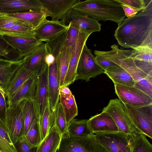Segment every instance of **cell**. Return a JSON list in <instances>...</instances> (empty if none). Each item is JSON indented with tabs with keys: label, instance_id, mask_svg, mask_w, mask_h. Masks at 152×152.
I'll return each instance as SVG.
<instances>
[{
	"label": "cell",
	"instance_id": "277c9868",
	"mask_svg": "<svg viewBox=\"0 0 152 152\" xmlns=\"http://www.w3.org/2000/svg\"><path fill=\"white\" fill-rule=\"evenodd\" d=\"M102 112H106L112 117L119 132L130 135L143 134L135 125L126 105L119 99L110 100L107 106L103 108Z\"/></svg>",
	"mask_w": 152,
	"mask_h": 152
},
{
	"label": "cell",
	"instance_id": "9c48e42d",
	"mask_svg": "<svg viewBox=\"0 0 152 152\" xmlns=\"http://www.w3.org/2000/svg\"><path fill=\"white\" fill-rule=\"evenodd\" d=\"M115 92L125 104L141 107L152 104V98L135 86H125L114 83Z\"/></svg>",
	"mask_w": 152,
	"mask_h": 152
},
{
	"label": "cell",
	"instance_id": "2e32d148",
	"mask_svg": "<svg viewBox=\"0 0 152 152\" xmlns=\"http://www.w3.org/2000/svg\"><path fill=\"white\" fill-rule=\"evenodd\" d=\"M48 53L46 43H43L34 51L23 58L22 66L38 75L47 67L45 58Z\"/></svg>",
	"mask_w": 152,
	"mask_h": 152
},
{
	"label": "cell",
	"instance_id": "60d3db41",
	"mask_svg": "<svg viewBox=\"0 0 152 152\" xmlns=\"http://www.w3.org/2000/svg\"><path fill=\"white\" fill-rule=\"evenodd\" d=\"M120 4L126 5L140 12L145 7L148 1L144 0H116Z\"/></svg>",
	"mask_w": 152,
	"mask_h": 152
},
{
	"label": "cell",
	"instance_id": "d590c367",
	"mask_svg": "<svg viewBox=\"0 0 152 152\" xmlns=\"http://www.w3.org/2000/svg\"><path fill=\"white\" fill-rule=\"evenodd\" d=\"M54 114L55 126L62 136L67 132L68 126L63 109L59 102L56 107Z\"/></svg>",
	"mask_w": 152,
	"mask_h": 152
},
{
	"label": "cell",
	"instance_id": "5bb4252c",
	"mask_svg": "<svg viewBox=\"0 0 152 152\" xmlns=\"http://www.w3.org/2000/svg\"><path fill=\"white\" fill-rule=\"evenodd\" d=\"M41 10L39 0H0V13L14 14Z\"/></svg>",
	"mask_w": 152,
	"mask_h": 152
},
{
	"label": "cell",
	"instance_id": "74e56055",
	"mask_svg": "<svg viewBox=\"0 0 152 152\" xmlns=\"http://www.w3.org/2000/svg\"><path fill=\"white\" fill-rule=\"evenodd\" d=\"M50 115V109L48 105L45 107L42 117L38 120L42 140L48 132Z\"/></svg>",
	"mask_w": 152,
	"mask_h": 152
},
{
	"label": "cell",
	"instance_id": "ab89813d",
	"mask_svg": "<svg viewBox=\"0 0 152 152\" xmlns=\"http://www.w3.org/2000/svg\"><path fill=\"white\" fill-rule=\"evenodd\" d=\"M14 145L17 152H36L37 147L31 146L23 137Z\"/></svg>",
	"mask_w": 152,
	"mask_h": 152
},
{
	"label": "cell",
	"instance_id": "7c38bea8",
	"mask_svg": "<svg viewBox=\"0 0 152 152\" xmlns=\"http://www.w3.org/2000/svg\"><path fill=\"white\" fill-rule=\"evenodd\" d=\"M92 33L90 32L80 31L71 53L68 70L64 79V86H68L75 80L79 59L83 47L88 37Z\"/></svg>",
	"mask_w": 152,
	"mask_h": 152
},
{
	"label": "cell",
	"instance_id": "f35d334b",
	"mask_svg": "<svg viewBox=\"0 0 152 152\" xmlns=\"http://www.w3.org/2000/svg\"><path fill=\"white\" fill-rule=\"evenodd\" d=\"M20 22L22 21L7 14L0 13V32L7 29Z\"/></svg>",
	"mask_w": 152,
	"mask_h": 152
},
{
	"label": "cell",
	"instance_id": "ffe728a7",
	"mask_svg": "<svg viewBox=\"0 0 152 152\" xmlns=\"http://www.w3.org/2000/svg\"><path fill=\"white\" fill-rule=\"evenodd\" d=\"M37 75L33 73L12 96L7 100L8 106L16 105L25 100L33 99Z\"/></svg>",
	"mask_w": 152,
	"mask_h": 152
},
{
	"label": "cell",
	"instance_id": "1f68e13d",
	"mask_svg": "<svg viewBox=\"0 0 152 152\" xmlns=\"http://www.w3.org/2000/svg\"><path fill=\"white\" fill-rule=\"evenodd\" d=\"M24 136L30 127L34 120L37 118L35 105L33 99L26 100L23 108Z\"/></svg>",
	"mask_w": 152,
	"mask_h": 152
},
{
	"label": "cell",
	"instance_id": "8fae6325",
	"mask_svg": "<svg viewBox=\"0 0 152 152\" xmlns=\"http://www.w3.org/2000/svg\"><path fill=\"white\" fill-rule=\"evenodd\" d=\"M61 20L80 31L93 33L101 30V24L98 20L83 15L72 9L68 12Z\"/></svg>",
	"mask_w": 152,
	"mask_h": 152
},
{
	"label": "cell",
	"instance_id": "e0dca14e",
	"mask_svg": "<svg viewBox=\"0 0 152 152\" xmlns=\"http://www.w3.org/2000/svg\"><path fill=\"white\" fill-rule=\"evenodd\" d=\"M62 20H47L35 31V38L42 42L50 41L60 35L69 27Z\"/></svg>",
	"mask_w": 152,
	"mask_h": 152
},
{
	"label": "cell",
	"instance_id": "484cf974",
	"mask_svg": "<svg viewBox=\"0 0 152 152\" xmlns=\"http://www.w3.org/2000/svg\"><path fill=\"white\" fill-rule=\"evenodd\" d=\"M61 136L54 126L37 146L36 152H56Z\"/></svg>",
	"mask_w": 152,
	"mask_h": 152
},
{
	"label": "cell",
	"instance_id": "6da1fadb",
	"mask_svg": "<svg viewBox=\"0 0 152 152\" xmlns=\"http://www.w3.org/2000/svg\"><path fill=\"white\" fill-rule=\"evenodd\" d=\"M114 36L118 43L133 49L138 47L152 48V0L135 16L123 19L118 24Z\"/></svg>",
	"mask_w": 152,
	"mask_h": 152
},
{
	"label": "cell",
	"instance_id": "f546056e",
	"mask_svg": "<svg viewBox=\"0 0 152 152\" xmlns=\"http://www.w3.org/2000/svg\"><path fill=\"white\" fill-rule=\"evenodd\" d=\"M71 136L83 137L92 134L88 123V120H78L73 118L68 126L66 133Z\"/></svg>",
	"mask_w": 152,
	"mask_h": 152
},
{
	"label": "cell",
	"instance_id": "f1b7e54d",
	"mask_svg": "<svg viewBox=\"0 0 152 152\" xmlns=\"http://www.w3.org/2000/svg\"><path fill=\"white\" fill-rule=\"evenodd\" d=\"M35 31L27 24L20 22L7 29L1 31L0 35L18 38L35 39Z\"/></svg>",
	"mask_w": 152,
	"mask_h": 152
},
{
	"label": "cell",
	"instance_id": "ac0fdd59",
	"mask_svg": "<svg viewBox=\"0 0 152 152\" xmlns=\"http://www.w3.org/2000/svg\"><path fill=\"white\" fill-rule=\"evenodd\" d=\"M78 0H39L43 10L52 20L59 21Z\"/></svg>",
	"mask_w": 152,
	"mask_h": 152
},
{
	"label": "cell",
	"instance_id": "3957f363",
	"mask_svg": "<svg viewBox=\"0 0 152 152\" xmlns=\"http://www.w3.org/2000/svg\"><path fill=\"white\" fill-rule=\"evenodd\" d=\"M72 9L98 20L111 21L118 24L126 17L121 4L116 0H78Z\"/></svg>",
	"mask_w": 152,
	"mask_h": 152
},
{
	"label": "cell",
	"instance_id": "5b68a950",
	"mask_svg": "<svg viewBox=\"0 0 152 152\" xmlns=\"http://www.w3.org/2000/svg\"><path fill=\"white\" fill-rule=\"evenodd\" d=\"M56 152H108L96 140L93 134L83 137L69 136L65 133L61 136Z\"/></svg>",
	"mask_w": 152,
	"mask_h": 152
},
{
	"label": "cell",
	"instance_id": "836d02e7",
	"mask_svg": "<svg viewBox=\"0 0 152 152\" xmlns=\"http://www.w3.org/2000/svg\"><path fill=\"white\" fill-rule=\"evenodd\" d=\"M23 137L32 147H37L41 143L42 140L37 118L34 120L28 131Z\"/></svg>",
	"mask_w": 152,
	"mask_h": 152
},
{
	"label": "cell",
	"instance_id": "ba28073f",
	"mask_svg": "<svg viewBox=\"0 0 152 152\" xmlns=\"http://www.w3.org/2000/svg\"><path fill=\"white\" fill-rule=\"evenodd\" d=\"M105 71L97 63L95 57L90 50L84 45L78 62L75 80H82L88 82L91 78H94Z\"/></svg>",
	"mask_w": 152,
	"mask_h": 152
},
{
	"label": "cell",
	"instance_id": "d6986e66",
	"mask_svg": "<svg viewBox=\"0 0 152 152\" xmlns=\"http://www.w3.org/2000/svg\"><path fill=\"white\" fill-rule=\"evenodd\" d=\"M90 128L93 134L100 132H118V128L112 117L102 112L88 120Z\"/></svg>",
	"mask_w": 152,
	"mask_h": 152
},
{
	"label": "cell",
	"instance_id": "8d00e7d4",
	"mask_svg": "<svg viewBox=\"0 0 152 152\" xmlns=\"http://www.w3.org/2000/svg\"><path fill=\"white\" fill-rule=\"evenodd\" d=\"M130 56L134 59L152 63V48L140 47L130 50Z\"/></svg>",
	"mask_w": 152,
	"mask_h": 152
},
{
	"label": "cell",
	"instance_id": "603a6c76",
	"mask_svg": "<svg viewBox=\"0 0 152 152\" xmlns=\"http://www.w3.org/2000/svg\"><path fill=\"white\" fill-rule=\"evenodd\" d=\"M7 42L16 49L24 58L34 51L43 43L35 39L18 38L3 35Z\"/></svg>",
	"mask_w": 152,
	"mask_h": 152
},
{
	"label": "cell",
	"instance_id": "7402d4cb",
	"mask_svg": "<svg viewBox=\"0 0 152 152\" xmlns=\"http://www.w3.org/2000/svg\"><path fill=\"white\" fill-rule=\"evenodd\" d=\"M23 59L17 61L0 59V86L5 93L10 81L22 66Z\"/></svg>",
	"mask_w": 152,
	"mask_h": 152
},
{
	"label": "cell",
	"instance_id": "4fadbf2b",
	"mask_svg": "<svg viewBox=\"0 0 152 152\" xmlns=\"http://www.w3.org/2000/svg\"><path fill=\"white\" fill-rule=\"evenodd\" d=\"M48 67L37 75L35 91L33 99L38 120L42 116L48 105Z\"/></svg>",
	"mask_w": 152,
	"mask_h": 152
},
{
	"label": "cell",
	"instance_id": "9a60e30c",
	"mask_svg": "<svg viewBox=\"0 0 152 152\" xmlns=\"http://www.w3.org/2000/svg\"><path fill=\"white\" fill-rule=\"evenodd\" d=\"M48 88L50 116H54L55 112L59 99V82L56 62L48 65Z\"/></svg>",
	"mask_w": 152,
	"mask_h": 152
},
{
	"label": "cell",
	"instance_id": "7dc6e473",
	"mask_svg": "<svg viewBox=\"0 0 152 152\" xmlns=\"http://www.w3.org/2000/svg\"><path fill=\"white\" fill-rule=\"evenodd\" d=\"M0 88H1V87L0 86Z\"/></svg>",
	"mask_w": 152,
	"mask_h": 152
},
{
	"label": "cell",
	"instance_id": "4dcf8cb0",
	"mask_svg": "<svg viewBox=\"0 0 152 152\" xmlns=\"http://www.w3.org/2000/svg\"><path fill=\"white\" fill-rule=\"evenodd\" d=\"M23 58L19 52L0 35V59L17 61Z\"/></svg>",
	"mask_w": 152,
	"mask_h": 152
},
{
	"label": "cell",
	"instance_id": "f6af8a7d",
	"mask_svg": "<svg viewBox=\"0 0 152 152\" xmlns=\"http://www.w3.org/2000/svg\"><path fill=\"white\" fill-rule=\"evenodd\" d=\"M124 11L126 16L127 18L132 17L139 12L137 10L134 9L126 5L120 4Z\"/></svg>",
	"mask_w": 152,
	"mask_h": 152
},
{
	"label": "cell",
	"instance_id": "d6a6232c",
	"mask_svg": "<svg viewBox=\"0 0 152 152\" xmlns=\"http://www.w3.org/2000/svg\"><path fill=\"white\" fill-rule=\"evenodd\" d=\"M0 152H17L4 120L0 118Z\"/></svg>",
	"mask_w": 152,
	"mask_h": 152
},
{
	"label": "cell",
	"instance_id": "7bdbcfd3",
	"mask_svg": "<svg viewBox=\"0 0 152 152\" xmlns=\"http://www.w3.org/2000/svg\"><path fill=\"white\" fill-rule=\"evenodd\" d=\"M6 94L1 88H0V118L4 120L6 110L7 107L6 100Z\"/></svg>",
	"mask_w": 152,
	"mask_h": 152
},
{
	"label": "cell",
	"instance_id": "ee69618b",
	"mask_svg": "<svg viewBox=\"0 0 152 152\" xmlns=\"http://www.w3.org/2000/svg\"><path fill=\"white\" fill-rule=\"evenodd\" d=\"M96 59L99 65L104 70L107 68L117 65L102 57L96 56Z\"/></svg>",
	"mask_w": 152,
	"mask_h": 152
},
{
	"label": "cell",
	"instance_id": "cb8c5ba5",
	"mask_svg": "<svg viewBox=\"0 0 152 152\" xmlns=\"http://www.w3.org/2000/svg\"><path fill=\"white\" fill-rule=\"evenodd\" d=\"M73 46H68L66 44L60 51L54 56L56 62L60 87L64 85V79L68 70Z\"/></svg>",
	"mask_w": 152,
	"mask_h": 152
},
{
	"label": "cell",
	"instance_id": "8992f818",
	"mask_svg": "<svg viewBox=\"0 0 152 152\" xmlns=\"http://www.w3.org/2000/svg\"><path fill=\"white\" fill-rule=\"evenodd\" d=\"M93 135L108 152H132L133 135L118 131L98 133Z\"/></svg>",
	"mask_w": 152,
	"mask_h": 152
},
{
	"label": "cell",
	"instance_id": "52a82bcc",
	"mask_svg": "<svg viewBox=\"0 0 152 152\" xmlns=\"http://www.w3.org/2000/svg\"><path fill=\"white\" fill-rule=\"evenodd\" d=\"M26 100L17 104L7 107L4 121L10 137L14 144L23 136V108Z\"/></svg>",
	"mask_w": 152,
	"mask_h": 152
},
{
	"label": "cell",
	"instance_id": "7a4b0ae2",
	"mask_svg": "<svg viewBox=\"0 0 152 152\" xmlns=\"http://www.w3.org/2000/svg\"><path fill=\"white\" fill-rule=\"evenodd\" d=\"M108 51L95 50L94 54L102 57L118 65L133 78L134 86L152 98V63L134 59L130 50L120 49L117 45L111 46Z\"/></svg>",
	"mask_w": 152,
	"mask_h": 152
},
{
	"label": "cell",
	"instance_id": "44dd1931",
	"mask_svg": "<svg viewBox=\"0 0 152 152\" xmlns=\"http://www.w3.org/2000/svg\"><path fill=\"white\" fill-rule=\"evenodd\" d=\"M59 101L63 109L68 126L70 121L78 115V113L75 97L68 86L60 87Z\"/></svg>",
	"mask_w": 152,
	"mask_h": 152
},
{
	"label": "cell",
	"instance_id": "b9f144b4",
	"mask_svg": "<svg viewBox=\"0 0 152 152\" xmlns=\"http://www.w3.org/2000/svg\"><path fill=\"white\" fill-rule=\"evenodd\" d=\"M66 40V45L68 46H73L77 37L79 30L71 26L70 24Z\"/></svg>",
	"mask_w": 152,
	"mask_h": 152
},
{
	"label": "cell",
	"instance_id": "30bf717a",
	"mask_svg": "<svg viewBox=\"0 0 152 152\" xmlns=\"http://www.w3.org/2000/svg\"><path fill=\"white\" fill-rule=\"evenodd\" d=\"M132 121L143 134L152 139V104L133 107L125 104Z\"/></svg>",
	"mask_w": 152,
	"mask_h": 152
},
{
	"label": "cell",
	"instance_id": "83f0119b",
	"mask_svg": "<svg viewBox=\"0 0 152 152\" xmlns=\"http://www.w3.org/2000/svg\"><path fill=\"white\" fill-rule=\"evenodd\" d=\"M33 73L22 66L20 67L10 81L5 91L7 100L12 96Z\"/></svg>",
	"mask_w": 152,
	"mask_h": 152
},
{
	"label": "cell",
	"instance_id": "4316f807",
	"mask_svg": "<svg viewBox=\"0 0 152 152\" xmlns=\"http://www.w3.org/2000/svg\"><path fill=\"white\" fill-rule=\"evenodd\" d=\"M104 71V73L113 83L129 86H134V82L132 77L120 66L117 65L111 66L107 68Z\"/></svg>",
	"mask_w": 152,
	"mask_h": 152
},
{
	"label": "cell",
	"instance_id": "d4e9b609",
	"mask_svg": "<svg viewBox=\"0 0 152 152\" xmlns=\"http://www.w3.org/2000/svg\"><path fill=\"white\" fill-rule=\"evenodd\" d=\"M7 14L18 19L34 30L47 20V18L48 16L46 12L43 10Z\"/></svg>",
	"mask_w": 152,
	"mask_h": 152
},
{
	"label": "cell",
	"instance_id": "bcb514c9",
	"mask_svg": "<svg viewBox=\"0 0 152 152\" xmlns=\"http://www.w3.org/2000/svg\"><path fill=\"white\" fill-rule=\"evenodd\" d=\"M55 58L54 56L48 53L46 56L45 61L48 65H49L54 62Z\"/></svg>",
	"mask_w": 152,
	"mask_h": 152
},
{
	"label": "cell",
	"instance_id": "e575fe53",
	"mask_svg": "<svg viewBox=\"0 0 152 152\" xmlns=\"http://www.w3.org/2000/svg\"><path fill=\"white\" fill-rule=\"evenodd\" d=\"M132 152H152V145L146 135L141 133L132 135Z\"/></svg>",
	"mask_w": 152,
	"mask_h": 152
}]
</instances>
